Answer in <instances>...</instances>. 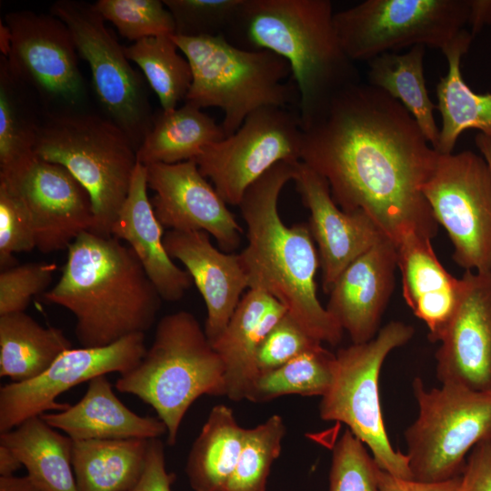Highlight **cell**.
<instances>
[{
    "label": "cell",
    "mask_w": 491,
    "mask_h": 491,
    "mask_svg": "<svg viewBox=\"0 0 491 491\" xmlns=\"http://www.w3.org/2000/svg\"><path fill=\"white\" fill-rule=\"evenodd\" d=\"M302 139L298 111L266 106L195 161L225 202L239 205L247 188L276 165L300 161Z\"/></svg>",
    "instance_id": "cell-14"
},
{
    "label": "cell",
    "mask_w": 491,
    "mask_h": 491,
    "mask_svg": "<svg viewBox=\"0 0 491 491\" xmlns=\"http://www.w3.org/2000/svg\"><path fill=\"white\" fill-rule=\"evenodd\" d=\"M422 192L449 235L454 261L466 271L491 272V170L484 157L439 154Z\"/></svg>",
    "instance_id": "cell-12"
},
{
    "label": "cell",
    "mask_w": 491,
    "mask_h": 491,
    "mask_svg": "<svg viewBox=\"0 0 491 491\" xmlns=\"http://www.w3.org/2000/svg\"><path fill=\"white\" fill-rule=\"evenodd\" d=\"M243 0H164L175 31L185 37L225 35L233 25Z\"/></svg>",
    "instance_id": "cell-38"
},
{
    "label": "cell",
    "mask_w": 491,
    "mask_h": 491,
    "mask_svg": "<svg viewBox=\"0 0 491 491\" xmlns=\"http://www.w3.org/2000/svg\"><path fill=\"white\" fill-rule=\"evenodd\" d=\"M147 189L146 167L138 163L111 235L129 244L162 299L175 302L184 296L193 280L167 254L164 228L155 216Z\"/></svg>",
    "instance_id": "cell-22"
},
{
    "label": "cell",
    "mask_w": 491,
    "mask_h": 491,
    "mask_svg": "<svg viewBox=\"0 0 491 491\" xmlns=\"http://www.w3.org/2000/svg\"><path fill=\"white\" fill-rule=\"evenodd\" d=\"M474 36L465 29L444 51L448 71L436 85L442 125L436 151L452 154L459 135L467 129H478L491 137V93L476 94L464 81L461 58L467 53Z\"/></svg>",
    "instance_id": "cell-26"
},
{
    "label": "cell",
    "mask_w": 491,
    "mask_h": 491,
    "mask_svg": "<svg viewBox=\"0 0 491 491\" xmlns=\"http://www.w3.org/2000/svg\"><path fill=\"white\" fill-rule=\"evenodd\" d=\"M0 491H45L28 476H0Z\"/></svg>",
    "instance_id": "cell-47"
},
{
    "label": "cell",
    "mask_w": 491,
    "mask_h": 491,
    "mask_svg": "<svg viewBox=\"0 0 491 491\" xmlns=\"http://www.w3.org/2000/svg\"><path fill=\"white\" fill-rule=\"evenodd\" d=\"M425 45H415L404 54L384 53L367 62L368 84L397 100L411 114L430 145L436 150L440 129L424 76Z\"/></svg>",
    "instance_id": "cell-32"
},
{
    "label": "cell",
    "mask_w": 491,
    "mask_h": 491,
    "mask_svg": "<svg viewBox=\"0 0 491 491\" xmlns=\"http://www.w3.org/2000/svg\"><path fill=\"white\" fill-rule=\"evenodd\" d=\"M149 440H73L72 466L77 491L132 489L143 475Z\"/></svg>",
    "instance_id": "cell-28"
},
{
    "label": "cell",
    "mask_w": 491,
    "mask_h": 491,
    "mask_svg": "<svg viewBox=\"0 0 491 491\" xmlns=\"http://www.w3.org/2000/svg\"><path fill=\"white\" fill-rule=\"evenodd\" d=\"M56 266L26 263L4 269L0 274V316L25 312L31 298L45 293Z\"/></svg>",
    "instance_id": "cell-40"
},
{
    "label": "cell",
    "mask_w": 491,
    "mask_h": 491,
    "mask_svg": "<svg viewBox=\"0 0 491 491\" xmlns=\"http://www.w3.org/2000/svg\"><path fill=\"white\" fill-rule=\"evenodd\" d=\"M174 480L175 475L166 470L163 442L159 438L150 439L143 475L129 491H172Z\"/></svg>",
    "instance_id": "cell-43"
},
{
    "label": "cell",
    "mask_w": 491,
    "mask_h": 491,
    "mask_svg": "<svg viewBox=\"0 0 491 491\" xmlns=\"http://www.w3.org/2000/svg\"><path fill=\"white\" fill-rule=\"evenodd\" d=\"M475 143L491 170V137L479 133L475 138Z\"/></svg>",
    "instance_id": "cell-49"
},
{
    "label": "cell",
    "mask_w": 491,
    "mask_h": 491,
    "mask_svg": "<svg viewBox=\"0 0 491 491\" xmlns=\"http://www.w3.org/2000/svg\"><path fill=\"white\" fill-rule=\"evenodd\" d=\"M335 369L336 354L320 346L277 368L259 373L246 399L264 403L286 395L322 397L333 383Z\"/></svg>",
    "instance_id": "cell-33"
},
{
    "label": "cell",
    "mask_w": 491,
    "mask_h": 491,
    "mask_svg": "<svg viewBox=\"0 0 491 491\" xmlns=\"http://www.w3.org/2000/svg\"><path fill=\"white\" fill-rule=\"evenodd\" d=\"M225 137L220 124L201 108L185 102L154 115L151 128L137 149V161L148 165L195 160L207 146Z\"/></svg>",
    "instance_id": "cell-27"
},
{
    "label": "cell",
    "mask_w": 491,
    "mask_h": 491,
    "mask_svg": "<svg viewBox=\"0 0 491 491\" xmlns=\"http://www.w3.org/2000/svg\"><path fill=\"white\" fill-rule=\"evenodd\" d=\"M329 0H243L224 35L246 50H266L290 65L299 94L301 127L339 92L361 82L345 52Z\"/></svg>",
    "instance_id": "cell-4"
},
{
    "label": "cell",
    "mask_w": 491,
    "mask_h": 491,
    "mask_svg": "<svg viewBox=\"0 0 491 491\" xmlns=\"http://www.w3.org/2000/svg\"><path fill=\"white\" fill-rule=\"evenodd\" d=\"M293 181L309 211V229L318 246L322 286L329 294L341 273L385 235L362 211L345 212L334 201L327 181L301 161Z\"/></svg>",
    "instance_id": "cell-19"
},
{
    "label": "cell",
    "mask_w": 491,
    "mask_h": 491,
    "mask_svg": "<svg viewBox=\"0 0 491 491\" xmlns=\"http://www.w3.org/2000/svg\"><path fill=\"white\" fill-rule=\"evenodd\" d=\"M302 130L300 161L327 181L343 211L364 212L396 246L410 233L436 235L422 186L439 153L401 103L359 82Z\"/></svg>",
    "instance_id": "cell-1"
},
{
    "label": "cell",
    "mask_w": 491,
    "mask_h": 491,
    "mask_svg": "<svg viewBox=\"0 0 491 491\" xmlns=\"http://www.w3.org/2000/svg\"><path fill=\"white\" fill-rule=\"evenodd\" d=\"M22 463L8 447L0 445V476H11L22 466Z\"/></svg>",
    "instance_id": "cell-48"
},
{
    "label": "cell",
    "mask_w": 491,
    "mask_h": 491,
    "mask_svg": "<svg viewBox=\"0 0 491 491\" xmlns=\"http://www.w3.org/2000/svg\"><path fill=\"white\" fill-rule=\"evenodd\" d=\"M125 53L143 72L162 110H173L185 100L192 84V71L172 35L138 40L125 46Z\"/></svg>",
    "instance_id": "cell-34"
},
{
    "label": "cell",
    "mask_w": 491,
    "mask_h": 491,
    "mask_svg": "<svg viewBox=\"0 0 491 491\" xmlns=\"http://www.w3.org/2000/svg\"><path fill=\"white\" fill-rule=\"evenodd\" d=\"M489 25H491V0H470L468 25L473 36L475 37Z\"/></svg>",
    "instance_id": "cell-46"
},
{
    "label": "cell",
    "mask_w": 491,
    "mask_h": 491,
    "mask_svg": "<svg viewBox=\"0 0 491 491\" xmlns=\"http://www.w3.org/2000/svg\"><path fill=\"white\" fill-rule=\"evenodd\" d=\"M461 476L436 483L419 482L414 479H404L378 468V491H456Z\"/></svg>",
    "instance_id": "cell-45"
},
{
    "label": "cell",
    "mask_w": 491,
    "mask_h": 491,
    "mask_svg": "<svg viewBox=\"0 0 491 491\" xmlns=\"http://www.w3.org/2000/svg\"><path fill=\"white\" fill-rule=\"evenodd\" d=\"M95 5L104 19L130 41L175 34L174 18L163 1L98 0Z\"/></svg>",
    "instance_id": "cell-37"
},
{
    "label": "cell",
    "mask_w": 491,
    "mask_h": 491,
    "mask_svg": "<svg viewBox=\"0 0 491 491\" xmlns=\"http://www.w3.org/2000/svg\"><path fill=\"white\" fill-rule=\"evenodd\" d=\"M470 0H366L335 13L340 43L351 60L428 45L442 52L468 25Z\"/></svg>",
    "instance_id": "cell-10"
},
{
    "label": "cell",
    "mask_w": 491,
    "mask_h": 491,
    "mask_svg": "<svg viewBox=\"0 0 491 491\" xmlns=\"http://www.w3.org/2000/svg\"><path fill=\"white\" fill-rule=\"evenodd\" d=\"M163 242L169 256L185 266L205 301L204 330L213 345L226 328L243 292L248 288L239 254L219 251L204 231L169 230Z\"/></svg>",
    "instance_id": "cell-21"
},
{
    "label": "cell",
    "mask_w": 491,
    "mask_h": 491,
    "mask_svg": "<svg viewBox=\"0 0 491 491\" xmlns=\"http://www.w3.org/2000/svg\"><path fill=\"white\" fill-rule=\"evenodd\" d=\"M36 248L35 234L26 212L7 187L0 183V266H14V254Z\"/></svg>",
    "instance_id": "cell-42"
},
{
    "label": "cell",
    "mask_w": 491,
    "mask_h": 491,
    "mask_svg": "<svg viewBox=\"0 0 491 491\" xmlns=\"http://www.w3.org/2000/svg\"><path fill=\"white\" fill-rule=\"evenodd\" d=\"M456 491H491V440L473 447Z\"/></svg>",
    "instance_id": "cell-44"
},
{
    "label": "cell",
    "mask_w": 491,
    "mask_h": 491,
    "mask_svg": "<svg viewBox=\"0 0 491 491\" xmlns=\"http://www.w3.org/2000/svg\"><path fill=\"white\" fill-rule=\"evenodd\" d=\"M44 298L74 315L82 347L145 333L154 325L162 301L129 246L91 231L69 245L62 275Z\"/></svg>",
    "instance_id": "cell-3"
},
{
    "label": "cell",
    "mask_w": 491,
    "mask_h": 491,
    "mask_svg": "<svg viewBox=\"0 0 491 491\" xmlns=\"http://www.w3.org/2000/svg\"><path fill=\"white\" fill-rule=\"evenodd\" d=\"M412 387L418 416L404 437L413 479L436 483L461 476L466 454L491 440V392L456 384L427 390L419 377Z\"/></svg>",
    "instance_id": "cell-9"
},
{
    "label": "cell",
    "mask_w": 491,
    "mask_h": 491,
    "mask_svg": "<svg viewBox=\"0 0 491 491\" xmlns=\"http://www.w3.org/2000/svg\"><path fill=\"white\" fill-rule=\"evenodd\" d=\"M50 14L69 29L79 56L89 65L92 88L103 115L120 126L138 149L155 113L144 79L133 68L95 4L58 0Z\"/></svg>",
    "instance_id": "cell-11"
},
{
    "label": "cell",
    "mask_w": 491,
    "mask_h": 491,
    "mask_svg": "<svg viewBox=\"0 0 491 491\" xmlns=\"http://www.w3.org/2000/svg\"><path fill=\"white\" fill-rule=\"evenodd\" d=\"M295 163L276 165L244 194L238 206L247 245L238 254L248 289L268 293L311 337L336 346L344 331L317 297L320 260L309 225L287 226L278 212V198L286 183L293 181Z\"/></svg>",
    "instance_id": "cell-2"
},
{
    "label": "cell",
    "mask_w": 491,
    "mask_h": 491,
    "mask_svg": "<svg viewBox=\"0 0 491 491\" xmlns=\"http://www.w3.org/2000/svg\"><path fill=\"white\" fill-rule=\"evenodd\" d=\"M116 390L151 406L176 443L182 420L201 396H225V366L195 316L178 311L163 316L139 363L121 374Z\"/></svg>",
    "instance_id": "cell-5"
},
{
    "label": "cell",
    "mask_w": 491,
    "mask_h": 491,
    "mask_svg": "<svg viewBox=\"0 0 491 491\" xmlns=\"http://www.w3.org/2000/svg\"><path fill=\"white\" fill-rule=\"evenodd\" d=\"M137 149L128 135L103 114L85 108L45 112L34 154L64 166L87 191L91 232L111 235L135 167Z\"/></svg>",
    "instance_id": "cell-6"
},
{
    "label": "cell",
    "mask_w": 491,
    "mask_h": 491,
    "mask_svg": "<svg viewBox=\"0 0 491 491\" xmlns=\"http://www.w3.org/2000/svg\"><path fill=\"white\" fill-rule=\"evenodd\" d=\"M456 309L436 352L441 384L491 392V272L465 271Z\"/></svg>",
    "instance_id": "cell-18"
},
{
    "label": "cell",
    "mask_w": 491,
    "mask_h": 491,
    "mask_svg": "<svg viewBox=\"0 0 491 491\" xmlns=\"http://www.w3.org/2000/svg\"><path fill=\"white\" fill-rule=\"evenodd\" d=\"M11 33L6 56L10 74L39 101L45 112L85 108L87 87L78 53L64 22L52 14L9 12Z\"/></svg>",
    "instance_id": "cell-13"
},
{
    "label": "cell",
    "mask_w": 491,
    "mask_h": 491,
    "mask_svg": "<svg viewBox=\"0 0 491 491\" xmlns=\"http://www.w3.org/2000/svg\"><path fill=\"white\" fill-rule=\"evenodd\" d=\"M26 468L27 476L45 491H77L73 466V439L60 434L40 416L0 434Z\"/></svg>",
    "instance_id": "cell-29"
},
{
    "label": "cell",
    "mask_w": 491,
    "mask_h": 491,
    "mask_svg": "<svg viewBox=\"0 0 491 491\" xmlns=\"http://www.w3.org/2000/svg\"><path fill=\"white\" fill-rule=\"evenodd\" d=\"M146 349L145 333L132 334L104 346L71 348L37 377L1 386L0 433L47 411L66 409L70 405L57 402L58 396L95 376L129 371Z\"/></svg>",
    "instance_id": "cell-16"
},
{
    "label": "cell",
    "mask_w": 491,
    "mask_h": 491,
    "mask_svg": "<svg viewBox=\"0 0 491 491\" xmlns=\"http://www.w3.org/2000/svg\"><path fill=\"white\" fill-rule=\"evenodd\" d=\"M322 346L287 313L260 342L256 350L258 374L281 366L296 356Z\"/></svg>",
    "instance_id": "cell-41"
},
{
    "label": "cell",
    "mask_w": 491,
    "mask_h": 491,
    "mask_svg": "<svg viewBox=\"0 0 491 491\" xmlns=\"http://www.w3.org/2000/svg\"><path fill=\"white\" fill-rule=\"evenodd\" d=\"M287 314L274 296L259 289H248L242 296L226 328L212 345L225 366L226 396L246 399L256 378V350L260 342Z\"/></svg>",
    "instance_id": "cell-25"
},
{
    "label": "cell",
    "mask_w": 491,
    "mask_h": 491,
    "mask_svg": "<svg viewBox=\"0 0 491 491\" xmlns=\"http://www.w3.org/2000/svg\"><path fill=\"white\" fill-rule=\"evenodd\" d=\"M72 343L61 329L44 327L25 312L0 316V376L14 383L42 375Z\"/></svg>",
    "instance_id": "cell-31"
},
{
    "label": "cell",
    "mask_w": 491,
    "mask_h": 491,
    "mask_svg": "<svg viewBox=\"0 0 491 491\" xmlns=\"http://www.w3.org/2000/svg\"><path fill=\"white\" fill-rule=\"evenodd\" d=\"M36 101L10 74L0 55V168L34 154L41 121Z\"/></svg>",
    "instance_id": "cell-35"
},
{
    "label": "cell",
    "mask_w": 491,
    "mask_h": 491,
    "mask_svg": "<svg viewBox=\"0 0 491 491\" xmlns=\"http://www.w3.org/2000/svg\"><path fill=\"white\" fill-rule=\"evenodd\" d=\"M246 428L226 405L214 406L190 448L185 474L194 491H225L243 445Z\"/></svg>",
    "instance_id": "cell-30"
},
{
    "label": "cell",
    "mask_w": 491,
    "mask_h": 491,
    "mask_svg": "<svg viewBox=\"0 0 491 491\" xmlns=\"http://www.w3.org/2000/svg\"><path fill=\"white\" fill-rule=\"evenodd\" d=\"M396 247L403 297L427 326L428 339L439 342L458 305L461 279L441 265L431 239L410 233Z\"/></svg>",
    "instance_id": "cell-23"
},
{
    "label": "cell",
    "mask_w": 491,
    "mask_h": 491,
    "mask_svg": "<svg viewBox=\"0 0 491 491\" xmlns=\"http://www.w3.org/2000/svg\"><path fill=\"white\" fill-rule=\"evenodd\" d=\"M0 183L26 212L40 252L67 249L81 233L92 231L90 196L64 166L32 154L0 168Z\"/></svg>",
    "instance_id": "cell-15"
},
{
    "label": "cell",
    "mask_w": 491,
    "mask_h": 491,
    "mask_svg": "<svg viewBox=\"0 0 491 491\" xmlns=\"http://www.w3.org/2000/svg\"><path fill=\"white\" fill-rule=\"evenodd\" d=\"M189 62L192 84L185 102L199 108L218 107L225 137L253 112L266 106L290 107L299 102L289 64L266 50H246L224 35H172Z\"/></svg>",
    "instance_id": "cell-7"
},
{
    "label": "cell",
    "mask_w": 491,
    "mask_h": 491,
    "mask_svg": "<svg viewBox=\"0 0 491 491\" xmlns=\"http://www.w3.org/2000/svg\"><path fill=\"white\" fill-rule=\"evenodd\" d=\"M145 167L147 186L155 192L153 209L163 226L175 231H204L224 252L236 250L243 228L195 160Z\"/></svg>",
    "instance_id": "cell-17"
},
{
    "label": "cell",
    "mask_w": 491,
    "mask_h": 491,
    "mask_svg": "<svg viewBox=\"0 0 491 491\" xmlns=\"http://www.w3.org/2000/svg\"><path fill=\"white\" fill-rule=\"evenodd\" d=\"M11 45V33L5 23H0V50L1 55L6 56Z\"/></svg>",
    "instance_id": "cell-50"
},
{
    "label": "cell",
    "mask_w": 491,
    "mask_h": 491,
    "mask_svg": "<svg viewBox=\"0 0 491 491\" xmlns=\"http://www.w3.org/2000/svg\"><path fill=\"white\" fill-rule=\"evenodd\" d=\"M40 416L73 440H149L167 434L159 418L139 416L123 404L105 375L91 379L76 404Z\"/></svg>",
    "instance_id": "cell-24"
},
{
    "label": "cell",
    "mask_w": 491,
    "mask_h": 491,
    "mask_svg": "<svg viewBox=\"0 0 491 491\" xmlns=\"http://www.w3.org/2000/svg\"><path fill=\"white\" fill-rule=\"evenodd\" d=\"M286 432L279 415L246 428L241 452L225 491H266L271 466L281 454Z\"/></svg>",
    "instance_id": "cell-36"
},
{
    "label": "cell",
    "mask_w": 491,
    "mask_h": 491,
    "mask_svg": "<svg viewBox=\"0 0 491 491\" xmlns=\"http://www.w3.org/2000/svg\"><path fill=\"white\" fill-rule=\"evenodd\" d=\"M412 326L391 321L370 341L338 349L329 390L318 411L325 421L346 424L366 446L379 468L404 479H413L406 455L392 446L382 416L379 374L387 355L414 336Z\"/></svg>",
    "instance_id": "cell-8"
},
{
    "label": "cell",
    "mask_w": 491,
    "mask_h": 491,
    "mask_svg": "<svg viewBox=\"0 0 491 491\" xmlns=\"http://www.w3.org/2000/svg\"><path fill=\"white\" fill-rule=\"evenodd\" d=\"M397 247L383 237L354 260L329 292L326 310L353 344L372 340L395 287Z\"/></svg>",
    "instance_id": "cell-20"
},
{
    "label": "cell",
    "mask_w": 491,
    "mask_h": 491,
    "mask_svg": "<svg viewBox=\"0 0 491 491\" xmlns=\"http://www.w3.org/2000/svg\"><path fill=\"white\" fill-rule=\"evenodd\" d=\"M378 468L366 446L346 429L332 449L329 491H378Z\"/></svg>",
    "instance_id": "cell-39"
}]
</instances>
